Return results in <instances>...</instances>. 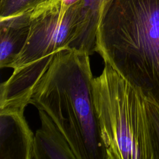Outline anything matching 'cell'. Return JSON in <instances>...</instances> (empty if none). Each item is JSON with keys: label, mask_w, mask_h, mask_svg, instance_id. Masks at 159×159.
Wrapping results in <instances>:
<instances>
[{"label": "cell", "mask_w": 159, "mask_h": 159, "mask_svg": "<svg viewBox=\"0 0 159 159\" xmlns=\"http://www.w3.org/2000/svg\"><path fill=\"white\" fill-rule=\"evenodd\" d=\"M89 60L84 51L58 52L35 87L29 104L50 117L76 159H106L93 103Z\"/></svg>", "instance_id": "6da1fadb"}, {"label": "cell", "mask_w": 159, "mask_h": 159, "mask_svg": "<svg viewBox=\"0 0 159 159\" xmlns=\"http://www.w3.org/2000/svg\"><path fill=\"white\" fill-rule=\"evenodd\" d=\"M96 43L105 63L159 105V0H111Z\"/></svg>", "instance_id": "7a4b0ae2"}, {"label": "cell", "mask_w": 159, "mask_h": 159, "mask_svg": "<svg viewBox=\"0 0 159 159\" xmlns=\"http://www.w3.org/2000/svg\"><path fill=\"white\" fill-rule=\"evenodd\" d=\"M94 110L106 159H158L147 96L108 63L92 80Z\"/></svg>", "instance_id": "3957f363"}, {"label": "cell", "mask_w": 159, "mask_h": 159, "mask_svg": "<svg viewBox=\"0 0 159 159\" xmlns=\"http://www.w3.org/2000/svg\"><path fill=\"white\" fill-rule=\"evenodd\" d=\"M81 2L65 11L59 0H47L32 11L27 40L11 66L13 72L1 84L0 107H25L55 55L73 49Z\"/></svg>", "instance_id": "277c9868"}, {"label": "cell", "mask_w": 159, "mask_h": 159, "mask_svg": "<svg viewBox=\"0 0 159 159\" xmlns=\"http://www.w3.org/2000/svg\"><path fill=\"white\" fill-rule=\"evenodd\" d=\"M24 111V107H0V159H33L35 135Z\"/></svg>", "instance_id": "5b68a950"}, {"label": "cell", "mask_w": 159, "mask_h": 159, "mask_svg": "<svg viewBox=\"0 0 159 159\" xmlns=\"http://www.w3.org/2000/svg\"><path fill=\"white\" fill-rule=\"evenodd\" d=\"M41 127L34 136L33 159H76L67 141L50 117L38 110Z\"/></svg>", "instance_id": "8992f818"}, {"label": "cell", "mask_w": 159, "mask_h": 159, "mask_svg": "<svg viewBox=\"0 0 159 159\" xmlns=\"http://www.w3.org/2000/svg\"><path fill=\"white\" fill-rule=\"evenodd\" d=\"M32 12L0 20L1 68H11L22 50L29 34Z\"/></svg>", "instance_id": "52a82bcc"}, {"label": "cell", "mask_w": 159, "mask_h": 159, "mask_svg": "<svg viewBox=\"0 0 159 159\" xmlns=\"http://www.w3.org/2000/svg\"><path fill=\"white\" fill-rule=\"evenodd\" d=\"M111 0H82L76 25L73 49L89 55L96 52V35L101 16Z\"/></svg>", "instance_id": "ba28073f"}, {"label": "cell", "mask_w": 159, "mask_h": 159, "mask_svg": "<svg viewBox=\"0 0 159 159\" xmlns=\"http://www.w3.org/2000/svg\"><path fill=\"white\" fill-rule=\"evenodd\" d=\"M47 0H1L0 20L31 12Z\"/></svg>", "instance_id": "9c48e42d"}, {"label": "cell", "mask_w": 159, "mask_h": 159, "mask_svg": "<svg viewBox=\"0 0 159 159\" xmlns=\"http://www.w3.org/2000/svg\"><path fill=\"white\" fill-rule=\"evenodd\" d=\"M148 102L150 118L159 143V105L149 99Z\"/></svg>", "instance_id": "30bf717a"}, {"label": "cell", "mask_w": 159, "mask_h": 159, "mask_svg": "<svg viewBox=\"0 0 159 159\" xmlns=\"http://www.w3.org/2000/svg\"><path fill=\"white\" fill-rule=\"evenodd\" d=\"M61 9L63 11H68L71 6L79 3L82 0H59Z\"/></svg>", "instance_id": "8fae6325"}]
</instances>
